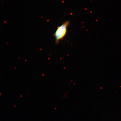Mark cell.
<instances>
[{"mask_svg": "<svg viewBox=\"0 0 121 121\" xmlns=\"http://www.w3.org/2000/svg\"><path fill=\"white\" fill-rule=\"evenodd\" d=\"M70 22L69 21H66L57 28L54 34L56 43H58L66 35L67 32V28Z\"/></svg>", "mask_w": 121, "mask_h": 121, "instance_id": "6da1fadb", "label": "cell"}]
</instances>
